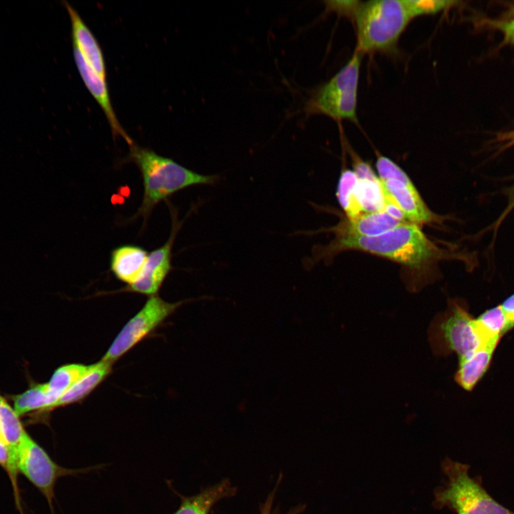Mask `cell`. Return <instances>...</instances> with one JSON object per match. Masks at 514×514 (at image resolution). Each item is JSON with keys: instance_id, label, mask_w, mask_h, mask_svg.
Listing matches in <instances>:
<instances>
[{"instance_id": "cell-1", "label": "cell", "mask_w": 514, "mask_h": 514, "mask_svg": "<svg viewBox=\"0 0 514 514\" xmlns=\"http://www.w3.org/2000/svg\"><path fill=\"white\" fill-rule=\"evenodd\" d=\"M351 250L389 259L416 273L414 291L425 282L429 268L447 256L417 224L405 223L375 236H336L327 245L314 246L303 265L311 268L321 261H330L338 253Z\"/></svg>"}, {"instance_id": "cell-2", "label": "cell", "mask_w": 514, "mask_h": 514, "mask_svg": "<svg viewBox=\"0 0 514 514\" xmlns=\"http://www.w3.org/2000/svg\"><path fill=\"white\" fill-rule=\"evenodd\" d=\"M128 146L130 158L138 168L143 179V195L138 215L143 218L174 193L191 186L216 185L221 179L216 174L198 173L134 141Z\"/></svg>"}, {"instance_id": "cell-3", "label": "cell", "mask_w": 514, "mask_h": 514, "mask_svg": "<svg viewBox=\"0 0 514 514\" xmlns=\"http://www.w3.org/2000/svg\"><path fill=\"white\" fill-rule=\"evenodd\" d=\"M410 19L404 0L361 2L353 21L356 50L362 54L393 50Z\"/></svg>"}, {"instance_id": "cell-4", "label": "cell", "mask_w": 514, "mask_h": 514, "mask_svg": "<svg viewBox=\"0 0 514 514\" xmlns=\"http://www.w3.org/2000/svg\"><path fill=\"white\" fill-rule=\"evenodd\" d=\"M442 468L448 482L435 492L436 507L457 514H514L488 493L480 477L470 476L469 465L446 458Z\"/></svg>"}, {"instance_id": "cell-5", "label": "cell", "mask_w": 514, "mask_h": 514, "mask_svg": "<svg viewBox=\"0 0 514 514\" xmlns=\"http://www.w3.org/2000/svg\"><path fill=\"white\" fill-rule=\"evenodd\" d=\"M362 56V53L356 50L337 74L311 92L303 109L307 116L323 114L335 120L357 121V94Z\"/></svg>"}, {"instance_id": "cell-6", "label": "cell", "mask_w": 514, "mask_h": 514, "mask_svg": "<svg viewBox=\"0 0 514 514\" xmlns=\"http://www.w3.org/2000/svg\"><path fill=\"white\" fill-rule=\"evenodd\" d=\"M428 340L435 355L455 353L459 360L483 345L467 305L457 299L450 300L447 309L435 316L428 329Z\"/></svg>"}, {"instance_id": "cell-7", "label": "cell", "mask_w": 514, "mask_h": 514, "mask_svg": "<svg viewBox=\"0 0 514 514\" xmlns=\"http://www.w3.org/2000/svg\"><path fill=\"white\" fill-rule=\"evenodd\" d=\"M183 303L167 302L157 295L149 296L141 310L120 331L102 360L113 364L154 331Z\"/></svg>"}, {"instance_id": "cell-8", "label": "cell", "mask_w": 514, "mask_h": 514, "mask_svg": "<svg viewBox=\"0 0 514 514\" xmlns=\"http://www.w3.org/2000/svg\"><path fill=\"white\" fill-rule=\"evenodd\" d=\"M19 473L23 474L46 498L53 510L54 487L61 477L79 473L56 463L47 452L26 433L16 453Z\"/></svg>"}, {"instance_id": "cell-9", "label": "cell", "mask_w": 514, "mask_h": 514, "mask_svg": "<svg viewBox=\"0 0 514 514\" xmlns=\"http://www.w3.org/2000/svg\"><path fill=\"white\" fill-rule=\"evenodd\" d=\"M179 228L178 223L173 226L171 236L161 247L148 254L147 261L139 279L128 286L126 290L149 296L156 295L164 280L172 269V247Z\"/></svg>"}, {"instance_id": "cell-10", "label": "cell", "mask_w": 514, "mask_h": 514, "mask_svg": "<svg viewBox=\"0 0 514 514\" xmlns=\"http://www.w3.org/2000/svg\"><path fill=\"white\" fill-rule=\"evenodd\" d=\"M384 194L402 210L412 223H429L439 219L426 206L410 179L380 180Z\"/></svg>"}, {"instance_id": "cell-11", "label": "cell", "mask_w": 514, "mask_h": 514, "mask_svg": "<svg viewBox=\"0 0 514 514\" xmlns=\"http://www.w3.org/2000/svg\"><path fill=\"white\" fill-rule=\"evenodd\" d=\"M75 64L86 87L101 108L106 116L113 135L122 137L128 145L133 141L121 126L113 109L106 79L101 77L86 61L79 50L73 46Z\"/></svg>"}, {"instance_id": "cell-12", "label": "cell", "mask_w": 514, "mask_h": 514, "mask_svg": "<svg viewBox=\"0 0 514 514\" xmlns=\"http://www.w3.org/2000/svg\"><path fill=\"white\" fill-rule=\"evenodd\" d=\"M405 223L399 221L385 211L362 214L354 220L343 219L336 226L315 231H298L299 234L314 235L322 232H333L335 236H375L389 231Z\"/></svg>"}, {"instance_id": "cell-13", "label": "cell", "mask_w": 514, "mask_h": 514, "mask_svg": "<svg viewBox=\"0 0 514 514\" xmlns=\"http://www.w3.org/2000/svg\"><path fill=\"white\" fill-rule=\"evenodd\" d=\"M64 5L70 17L73 46L97 74L106 79V62L97 39L76 10L67 1Z\"/></svg>"}, {"instance_id": "cell-14", "label": "cell", "mask_w": 514, "mask_h": 514, "mask_svg": "<svg viewBox=\"0 0 514 514\" xmlns=\"http://www.w3.org/2000/svg\"><path fill=\"white\" fill-rule=\"evenodd\" d=\"M148 254V253L139 246H120L111 251L110 269L118 280L130 286L141 276Z\"/></svg>"}, {"instance_id": "cell-15", "label": "cell", "mask_w": 514, "mask_h": 514, "mask_svg": "<svg viewBox=\"0 0 514 514\" xmlns=\"http://www.w3.org/2000/svg\"><path fill=\"white\" fill-rule=\"evenodd\" d=\"M498 344L482 345L469 356L459 360L455 380L461 388L468 391L473 389L489 368Z\"/></svg>"}, {"instance_id": "cell-16", "label": "cell", "mask_w": 514, "mask_h": 514, "mask_svg": "<svg viewBox=\"0 0 514 514\" xmlns=\"http://www.w3.org/2000/svg\"><path fill=\"white\" fill-rule=\"evenodd\" d=\"M112 365L102 359L94 363L91 370L71 386L52 405L50 412L86 398L110 374Z\"/></svg>"}, {"instance_id": "cell-17", "label": "cell", "mask_w": 514, "mask_h": 514, "mask_svg": "<svg viewBox=\"0 0 514 514\" xmlns=\"http://www.w3.org/2000/svg\"><path fill=\"white\" fill-rule=\"evenodd\" d=\"M13 408L21 418L29 414L31 415L49 413L52 405L47 383H33L21 393L10 396Z\"/></svg>"}, {"instance_id": "cell-18", "label": "cell", "mask_w": 514, "mask_h": 514, "mask_svg": "<svg viewBox=\"0 0 514 514\" xmlns=\"http://www.w3.org/2000/svg\"><path fill=\"white\" fill-rule=\"evenodd\" d=\"M475 327L483 345L499 343L513 327L500 306L487 310L475 319Z\"/></svg>"}, {"instance_id": "cell-19", "label": "cell", "mask_w": 514, "mask_h": 514, "mask_svg": "<svg viewBox=\"0 0 514 514\" xmlns=\"http://www.w3.org/2000/svg\"><path fill=\"white\" fill-rule=\"evenodd\" d=\"M231 492L232 488L228 482H221L194 496L183 499L174 514H208L216 503L228 496Z\"/></svg>"}, {"instance_id": "cell-20", "label": "cell", "mask_w": 514, "mask_h": 514, "mask_svg": "<svg viewBox=\"0 0 514 514\" xmlns=\"http://www.w3.org/2000/svg\"><path fill=\"white\" fill-rule=\"evenodd\" d=\"M92 366L93 364L69 363L55 370L47 382L49 396L52 401L51 408L71 386L91 370Z\"/></svg>"}, {"instance_id": "cell-21", "label": "cell", "mask_w": 514, "mask_h": 514, "mask_svg": "<svg viewBox=\"0 0 514 514\" xmlns=\"http://www.w3.org/2000/svg\"><path fill=\"white\" fill-rule=\"evenodd\" d=\"M357 182L358 178L353 171H342L337 186L336 197L348 220H354L363 214L356 198Z\"/></svg>"}, {"instance_id": "cell-22", "label": "cell", "mask_w": 514, "mask_h": 514, "mask_svg": "<svg viewBox=\"0 0 514 514\" xmlns=\"http://www.w3.org/2000/svg\"><path fill=\"white\" fill-rule=\"evenodd\" d=\"M356 193L363 213L384 211L386 198L379 178L358 179Z\"/></svg>"}, {"instance_id": "cell-23", "label": "cell", "mask_w": 514, "mask_h": 514, "mask_svg": "<svg viewBox=\"0 0 514 514\" xmlns=\"http://www.w3.org/2000/svg\"><path fill=\"white\" fill-rule=\"evenodd\" d=\"M411 19L421 15L433 14L455 6L460 1L436 0H404Z\"/></svg>"}, {"instance_id": "cell-24", "label": "cell", "mask_w": 514, "mask_h": 514, "mask_svg": "<svg viewBox=\"0 0 514 514\" xmlns=\"http://www.w3.org/2000/svg\"><path fill=\"white\" fill-rule=\"evenodd\" d=\"M0 466L7 473L13 489L14 500L19 511L21 510L20 493L18 485V468L16 463L7 445L0 438Z\"/></svg>"}, {"instance_id": "cell-25", "label": "cell", "mask_w": 514, "mask_h": 514, "mask_svg": "<svg viewBox=\"0 0 514 514\" xmlns=\"http://www.w3.org/2000/svg\"><path fill=\"white\" fill-rule=\"evenodd\" d=\"M376 168L380 180L407 181L410 179L407 173L398 164L384 156L378 155Z\"/></svg>"}, {"instance_id": "cell-26", "label": "cell", "mask_w": 514, "mask_h": 514, "mask_svg": "<svg viewBox=\"0 0 514 514\" xmlns=\"http://www.w3.org/2000/svg\"><path fill=\"white\" fill-rule=\"evenodd\" d=\"M482 24L499 31L503 34V45L514 46V16L502 19H485Z\"/></svg>"}, {"instance_id": "cell-27", "label": "cell", "mask_w": 514, "mask_h": 514, "mask_svg": "<svg viewBox=\"0 0 514 514\" xmlns=\"http://www.w3.org/2000/svg\"><path fill=\"white\" fill-rule=\"evenodd\" d=\"M362 1H325L326 11L335 12L354 21L356 12Z\"/></svg>"}, {"instance_id": "cell-28", "label": "cell", "mask_w": 514, "mask_h": 514, "mask_svg": "<svg viewBox=\"0 0 514 514\" xmlns=\"http://www.w3.org/2000/svg\"><path fill=\"white\" fill-rule=\"evenodd\" d=\"M350 154L351 156L353 171L357 176L358 179H377L378 177L376 175L371 166L366 161L359 158L351 149Z\"/></svg>"}, {"instance_id": "cell-29", "label": "cell", "mask_w": 514, "mask_h": 514, "mask_svg": "<svg viewBox=\"0 0 514 514\" xmlns=\"http://www.w3.org/2000/svg\"><path fill=\"white\" fill-rule=\"evenodd\" d=\"M505 195L507 196L508 203L501 215L494 223L493 228L495 230H497L499 225L507 216V215H508L511 210L514 208V185L505 190Z\"/></svg>"}, {"instance_id": "cell-30", "label": "cell", "mask_w": 514, "mask_h": 514, "mask_svg": "<svg viewBox=\"0 0 514 514\" xmlns=\"http://www.w3.org/2000/svg\"><path fill=\"white\" fill-rule=\"evenodd\" d=\"M503 310L511 326L514 327V293L506 298L503 303L500 305Z\"/></svg>"}, {"instance_id": "cell-31", "label": "cell", "mask_w": 514, "mask_h": 514, "mask_svg": "<svg viewBox=\"0 0 514 514\" xmlns=\"http://www.w3.org/2000/svg\"><path fill=\"white\" fill-rule=\"evenodd\" d=\"M498 141L503 142V148H508L514 145V129L508 132L500 133L498 135Z\"/></svg>"}, {"instance_id": "cell-32", "label": "cell", "mask_w": 514, "mask_h": 514, "mask_svg": "<svg viewBox=\"0 0 514 514\" xmlns=\"http://www.w3.org/2000/svg\"><path fill=\"white\" fill-rule=\"evenodd\" d=\"M514 16V1L509 6V9L506 12V16L504 18H508Z\"/></svg>"}, {"instance_id": "cell-33", "label": "cell", "mask_w": 514, "mask_h": 514, "mask_svg": "<svg viewBox=\"0 0 514 514\" xmlns=\"http://www.w3.org/2000/svg\"><path fill=\"white\" fill-rule=\"evenodd\" d=\"M6 399L4 398L0 394V418H1V410H2L3 406H4V403H6Z\"/></svg>"}]
</instances>
